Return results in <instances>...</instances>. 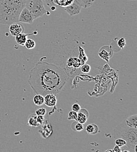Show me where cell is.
<instances>
[{
    "label": "cell",
    "instance_id": "cell-4",
    "mask_svg": "<svg viewBox=\"0 0 137 152\" xmlns=\"http://www.w3.org/2000/svg\"><path fill=\"white\" fill-rule=\"evenodd\" d=\"M25 7L31 12L34 19L41 17L47 13L44 7L43 0H26Z\"/></svg>",
    "mask_w": 137,
    "mask_h": 152
},
{
    "label": "cell",
    "instance_id": "cell-16",
    "mask_svg": "<svg viewBox=\"0 0 137 152\" xmlns=\"http://www.w3.org/2000/svg\"><path fill=\"white\" fill-rule=\"evenodd\" d=\"M33 102L37 106H41L44 104V96L36 94L33 97Z\"/></svg>",
    "mask_w": 137,
    "mask_h": 152
},
{
    "label": "cell",
    "instance_id": "cell-14",
    "mask_svg": "<svg viewBox=\"0 0 137 152\" xmlns=\"http://www.w3.org/2000/svg\"><path fill=\"white\" fill-rule=\"evenodd\" d=\"M54 4L56 5L59 7H65L70 4H71L74 0H53Z\"/></svg>",
    "mask_w": 137,
    "mask_h": 152
},
{
    "label": "cell",
    "instance_id": "cell-9",
    "mask_svg": "<svg viewBox=\"0 0 137 152\" xmlns=\"http://www.w3.org/2000/svg\"><path fill=\"white\" fill-rule=\"evenodd\" d=\"M89 117V113L85 108H80L78 113H77V121L82 124H84L86 122Z\"/></svg>",
    "mask_w": 137,
    "mask_h": 152
},
{
    "label": "cell",
    "instance_id": "cell-2",
    "mask_svg": "<svg viewBox=\"0 0 137 152\" xmlns=\"http://www.w3.org/2000/svg\"><path fill=\"white\" fill-rule=\"evenodd\" d=\"M25 0H0V24L8 25L18 22Z\"/></svg>",
    "mask_w": 137,
    "mask_h": 152
},
{
    "label": "cell",
    "instance_id": "cell-11",
    "mask_svg": "<svg viewBox=\"0 0 137 152\" xmlns=\"http://www.w3.org/2000/svg\"><path fill=\"white\" fill-rule=\"evenodd\" d=\"M28 125L32 127L37 128L39 127L40 125L37 121V115L36 114L30 115L28 119Z\"/></svg>",
    "mask_w": 137,
    "mask_h": 152
},
{
    "label": "cell",
    "instance_id": "cell-27",
    "mask_svg": "<svg viewBox=\"0 0 137 152\" xmlns=\"http://www.w3.org/2000/svg\"><path fill=\"white\" fill-rule=\"evenodd\" d=\"M113 152H121V148H120V147H119V146H118L117 145H116V146L114 147L113 149Z\"/></svg>",
    "mask_w": 137,
    "mask_h": 152
},
{
    "label": "cell",
    "instance_id": "cell-18",
    "mask_svg": "<svg viewBox=\"0 0 137 152\" xmlns=\"http://www.w3.org/2000/svg\"><path fill=\"white\" fill-rule=\"evenodd\" d=\"M28 49H32L36 46L35 42L32 39H28L24 45Z\"/></svg>",
    "mask_w": 137,
    "mask_h": 152
},
{
    "label": "cell",
    "instance_id": "cell-6",
    "mask_svg": "<svg viewBox=\"0 0 137 152\" xmlns=\"http://www.w3.org/2000/svg\"><path fill=\"white\" fill-rule=\"evenodd\" d=\"M81 9L82 7L77 0H74L71 4L64 7V10L70 16L78 15L80 13Z\"/></svg>",
    "mask_w": 137,
    "mask_h": 152
},
{
    "label": "cell",
    "instance_id": "cell-20",
    "mask_svg": "<svg viewBox=\"0 0 137 152\" xmlns=\"http://www.w3.org/2000/svg\"><path fill=\"white\" fill-rule=\"evenodd\" d=\"M115 144L118 146L122 148L126 145V141L122 138H117L115 140Z\"/></svg>",
    "mask_w": 137,
    "mask_h": 152
},
{
    "label": "cell",
    "instance_id": "cell-29",
    "mask_svg": "<svg viewBox=\"0 0 137 152\" xmlns=\"http://www.w3.org/2000/svg\"><path fill=\"white\" fill-rule=\"evenodd\" d=\"M25 1H26V0H25Z\"/></svg>",
    "mask_w": 137,
    "mask_h": 152
},
{
    "label": "cell",
    "instance_id": "cell-24",
    "mask_svg": "<svg viewBox=\"0 0 137 152\" xmlns=\"http://www.w3.org/2000/svg\"><path fill=\"white\" fill-rule=\"evenodd\" d=\"M37 121L40 125L47 122L45 119L44 115H37Z\"/></svg>",
    "mask_w": 137,
    "mask_h": 152
},
{
    "label": "cell",
    "instance_id": "cell-13",
    "mask_svg": "<svg viewBox=\"0 0 137 152\" xmlns=\"http://www.w3.org/2000/svg\"><path fill=\"white\" fill-rule=\"evenodd\" d=\"M28 35H30L29 34H25L24 33L20 34L19 35H17L15 37V40L17 43L20 46H24L25 43L28 39Z\"/></svg>",
    "mask_w": 137,
    "mask_h": 152
},
{
    "label": "cell",
    "instance_id": "cell-21",
    "mask_svg": "<svg viewBox=\"0 0 137 152\" xmlns=\"http://www.w3.org/2000/svg\"><path fill=\"white\" fill-rule=\"evenodd\" d=\"M77 118V113L71 110L69 112L68 115V120H73L76 121Z\"/></svg>",
    "mask_w": 137,
    "mask_h": 152
},
{
    "label": "cell",
    "instance_id": "cell-3",
    "mask_svg": "<svg viewBox=\"0 0 137 152\" xmlns=\"http://www.w3.org/2000/svg\"><path fill=\"white\" fill-rule=\"evenodd\" d=\"M115 139L122 138L126 141V146L134 150L137 145V129L128 126L125 121L120 123L113 131Z\"/></svg>",
    "mask_w": 137,
    "mask_h": 152
},
{
    "label": "cell",
    "instance_id": "cell-22",
    "mask_svg": "<svg viewBox=\"0 0 137 152\" xmlns=\"http://www.w3.org/2000/svg\"><path fill=\"white\" fill-rule=\"evenodd\" d=\"M117 45L118 47L120 49H123L125 45H126V42H125V39L124 38H121L117 42Z\"/></svg>",
    "mask_w": 137,
    "mask_h": 152
},
{
    "label": "cell",
    "instance_id": "cell-10",
    "mask_svg": "<svg viewBox=\"0 0 137 152\" xmlns=\"http://www.w3.org/2000/svg\"><path fill=\"white\" fill-rule=\"evenodd\" d=\"M127 125L130 127L137 129V115L135 114L129 116L125 120Z\"/></svg>",
    "mask_w": 137,
    "mask_h": 152
},
{
    "label": "cell",
    "instance_id": "cell-5",
    "mask_svg": "<svg viewBox=\"0 0 137 152\" xmlns=\"http://www.w3.org/2000/svg\"><path fill=\"white\" fill-rule=\"evenodd\" d=\"M35 19L33 18L31 12L29 10L26 8L25 7L22 10L19 18H18V22L21 23H29L32 24Z\"/></svg>",
    "mask_w": 137,
    "mask_h": 152
},
{
    "label": "cell",
    "instance_id": "cell-8",
    "mask_svg": "<svg viewBox=\"0 0 137 152\" xmlns=\"http://www.w3.org/2000/svg\"><path fill=\"white\" fill-rule=\"evenodd\" d=\"M57 102L56 95L53 94H49L44 96V104L49 107L53 108L56 105Z\"/></svg>",
    "mask_w": 137,
    "mask_h": 152
},
{
    "label": "cell",
    "instance_id": "cell-19",
    "mask_svg": "<svg viewBox=\"0 0 137 152\" xmlns=\"http://www.w3.org/2000/svg\"><path fill=\"white\" fill-rule=\"evenodd\" d=\"M91 66L88 64H86V63L82 64L80 67V71L83 73H89V72L91 71Z\"/></svg>",
    "mask_w": 137,
    "mask_h": 152
},
{
    "label": "cell",
    "instance_id": "cell-15",
    "mask_svg": "<svg viewBox=\"0 0 137 152\" xmlns=\"http://www.w3.org/2000/svg\"><path fill=\"white\" fill-rule=\"evenodd\" d=\"M71 128L73 131L75 132H80L83 129V125L77 121H75L71 124Z\"/></svg>",
    "mask_w": 137,
    "mask_h": 152
},
{
    "label": "cell",
    "instance_id": "cell-7",
    "mask_svg": "<svg viewBox=\"0 0 137 152\" xmlns=\"http://www.w3.org/2000/svg\"><path fill=\"white\" fill-rule=\"evenodd\" d=\"M24 27L18 22H14L9 25V32L12 37H16L20 34L24 33Z\"/></svg>",
    "mask_w": 137,
    "mask_h": 152
},
{
    "label": "cell",
    "instance_id": "cell-12",
    "mask_svg": "<svg viewBox=\"0 0 137 152\" xmlns=\"http://www.w3.org/2000/svg\"><path fill=\"white\" fill-rule=\"evenodd\" d=\"M85 131L89 134H96L99 132V128L95 124H90L86 126Z\"/></svg>",
    "mask_w": 137,
    "mask_h": 152
},
{
    "label": "cell",
    "instance_id": "cell-1",
    "mask_svg": "<svg viewBox=\"0 0 137 152\" xmlns=\"http://www.w3.org/2000/svg\"><path fill=\"white\" fill-rule=\"evenodd\" d=\"M69 77L57 64L38 62L30 71L29 84L36 94L57 95L65 85Z\"/></svg>",
    "mask_w": 137,
    "mask_h": 152
},
{
    "label": "cell",
    "instance_id": "cell-28",
    "mask_svg": "<svg viewBox=\"0 0 137 152\" xmlns=\"http://www.w3.org/2000/svg\"><path fill=\"white\" fill-rule=\"evenodd\" d=\"M128 1H136L137 0H128Z\"/></svg>",
    "mask_w": 137,
    "mask_h": 152
},
{
    "label": "cell",
    "instance_id": "cell-23",
    "mask_svg": "<svg viewBox=\"0 0 137 152\" xmlns=\"http://www.w3.org/2000/svg\"><path fill=\"white\" fill-rule=\"evenodd\" d=\"M47 111L45 108H39L35 111V114L36 115H45Z\"/></svg>",
    "mask_w": 137,
    "mask_h": 152
},
{
    "label": "cell",
    "instance_id": "cell-25",
    "mask_svg": "<svg viewBox=\"0 0 137 152\" xmlns=\"http://www.w3.org/2000/svg\"><path fill=\"white\" fill-rule=\"evenodd\" d=\"M80 108H81L80 106L79 105V104L78 103H75L72 105V110L77 113L79 111Z\"/></svg>",
    "mask_w": 137,
    "mask_h": 152
},
{
    "label": "cell",
    "instance_id": "cell-26",
    "mask_svg": "<svg viewBox=\"0 0 137 152\" xmlns=\"http://www.w3.org/2000/svg\"><path fill=\"white\" fill-rule=\"evenodd\" d=\"M44 2L46 4V5L49 7L50 8H51V7L53 6H56L54 2H53V0H44Z\"/></svg>",
    "mask_w": 137,
    "mask_h": 152
},
{
    "label": "cell",
    "instance_id": "cell-17",
    "mask_svg": "<svg viewBox=\"0 0 137 152\" xmlns=\"http://www.w3.org/2000/svg\"><path fill=\"white\" fill-rule=\"evenodd\" d=\"M79 4L81 5L82 8H88L92 5L95 0H77Z\"/></svg>",
    "mask_w": 137,
    "mask_h": 152
}]
</instances>
